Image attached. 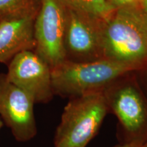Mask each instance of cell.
<instances>
[{"label": "cell", "mask_w": 147, "mask_h": 147, "mask_svg": "<svg viewBox=\"0 0 147 147\" xmlns=\"http://www.w3.org/2000/svg\"><path fill=\"white\" fill-rule=\"evenodd\" d=\"M66 7L65 50L66 60L93 61L104 58V19Z\"/></svg>", "instance_id": "cell-5"}, {"label": "cell", "mask_w": 147, "mask_h": 147, "mask_svg": "<svg viewBox=\"0 0 147 147\" xmlns=\"http://www.w3.org/2000/svg\"><path fill=\"white\" fill-rule=\"evenodd\" d=\"M3 125V123L2 121H1V119H0V129H1V128L2 127Z\"/></svg>", "instance_id": "cell-15"}, {"label": "cell", "mask_w": 147, "mask_h": 147, "mask_svg": "<svg viewBox=\"0 0 147 147\" xmlns=\"http://www.w3.org/2000/svg\"><path fill=\"white\" fill-rule=\"evenodd\" d=\"M138 69L108 59L87 62L65 60L51 69L53 93L70 99L101 92L117 80Z\"/></svg>", "instance_id": "cell-2"}, {"label": "cell", "mask_w": 147, "mask_h": 147, "mask_svg": "<svg viewBox=\"0 0 147 147\" xmlns=\"http://www.w3.org/2000/svg\"><path fill=\"white\" fill-rule=\"evenodd\" d=\"M108 111L103 91L69 99L55 133V147H87Z\"/></svg>", "instance_id": "cell-3"}, {"label": "cell", "mask_w": 147, "mask_h": 147, "mask_svg": "<svg viewBox=\"0 0 147 147\" xmlns=\"http://www.w3.org/2000/svg\"><path fill=\"white\" fill-rule=\"evenodd\" d=\"M66 7L62 0H40L34 22V51L53 69L66 60Z\"/></svg>", "instance_id": "cell-6"}, {"label": "cell", "mask_w": 147, "mask_h": 147, "mask_svg": "<svg viewBox=\"0 0 147 147\" xmlns=\"http://www.w3.org/2000/svg\"><path fill=\"white\" fill-rule=\"evenodd\" d=\"M108 2L115 10L126 8L141 7L142 0H108Z\"/></svg>", "instance_id": "cell-12"}, {"label": "cell", "mask_w": 147, "mask_h": 147, "mask_svg": "<svg viewBox=\"0 0 147 147\" xmlns=\"http://www.w3.org/2000/svg\"><path fill=\"white\" fill-rule=\"evenodd\" d=\"M108 111L119 121L120 142L147 141V98L136 82L125 76L103 91Z\"/></svg>", "instance_id": "cell-4"}, {"label": "cell", "mask_w": 147, "mask_h": 147, "mask_svg": "<svg viewBox=\"0 0 147 147\" xmlns=\"http://www.w3.org/2000/svg\"><path fill=\"white\" fill-rule=\"evenodd\" d=\"M5 75L9 81L28 94L35 104H47L55 95L51 67L34 51L16 55L10 61Z\"/></svg>", "instance_id": "cell-7"}, {"label": "cell", "mask_w": 147, "mask_h": 147, "mask_svg": "<svg viewBox=\"0 0 147 147\" xmlns=\"http://www.w3.org/2000/svg\"><path fill=\"white\" fill-rule=\"evenodd\" d=\"M142 147H147V141H146V142L144 143V145H143V146H142Z\"/></svg>", "instance_id": "cell-16"}, {"label": "cell", "mask_w": 147, "mask_h": 147, "mask_svg": "<svg viewBox=\"0 0 147 147\" xmlns=\"http://www.w3.org/2000/svg\"><path fill=\"white\" fill-rule=\"evenodd\" d=\"M103 54L139 69L147 63V14L141 7L117 9L104 19Z\"/></svg>", "instance_id": "cell-1"}, {"label": "cell", "mask_w": 147, "mask_h": 147, "mask_svg": "<svg viewBox=\"0 0 147 147\" xmlns=\"http://www.w3.org/2000/svg\"><path fill=\"white\" fill-rule=\"evenodd\" d=\"M144 144L140 142H125V143H119V144L116 145L113 147H142Z\"/></svg>", "instance_id": "cell-13"}, {"label": "cell", "mask_w": 147, "mask_h": 147, "mask_svg": "<svg viewBox=\"0 0 147 147\" xmlns=\"http://www.w3.org/2000/svg\"><path fill=\"white\" fill-rule=\"evenodd\" d=\"M40 0H0V20L38 13Z\"/></svg>", "instance_id": "cell-10"}, {"label": "cell", "mask_w": 147, "mask_h": 147, "mask_svg": "<svg viewBox=\"0 0 147 147\" xmlns=\"http://www.w3.org/2000/svg\"><path fill=\"white\" fill-rule=\"evenodd\" d=\"M141 8L144 11V12H146L147 14V0H142V2H141Z\"/></svg>", "instance_id": "cell-14"}, {"label": "cell", "mask_w": 147, "mask_h": 147, "mask_svg": "<svg viewBox=\"0 0 147 147\" xmlns=\"http://www.w3.org/2000/svg\"><path fill=\"white\" fill-rule=\"evenodd\" d=\"M35 103L25 91L0 74V119L16 141L26 142L37 135Z\"/></svg>", "instance_id": "cell-8"}, {"label": "cell", "mask_w": 147, "mask_h": 147, "mask_svg": "<svg viewBox=\"0 0 147 147\" xmlns=\"http://www.w3.org/2000/svg\"><path fill=\"white\" fill-rule=\"evenodd\" d=\"M67 6L106 19L115 10L108 0H62Z\"/></svg>", "instance_id": "cell-11"}, {"label": "cell", "mask_w": 147, "mask_h": 147, "mask_svg": "<svg viewBox=\"0 0 147 147\" xmlns=\"http://www.w3.org/2000/svg\"><path fill=\"white\" fill-rule=\"evenodd\" d=\"M37 13L0 20V63L10 62L25 51H34Z\"/></svg>", "instance_id": "cell-9"}]
</instances>
